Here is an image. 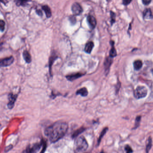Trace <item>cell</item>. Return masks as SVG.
Returning <instances> with one entry per match:
<instances>
[{"mask_svg": "<svg viewBox=\"0 0 153 153\" xmlns=\"http://www.w3.org/2000/svg\"><path fill=\"white\" fill-rule=\"evenodd\" d=\"M142 66V62L141 60H136L133 63L134 69L136 70L140 69Z\"/></svg>", "mask_w": 153, "mask_h": 153, "instance_id": "obj_17", "label": "cell"}, {"mask_svg": "<svg viewBox=\"0 0 153 153\" xmlns=\"http://www.w3.org/2000/svg\"><path fill=\"white\" fill-rule=\"evenodd\" d=\"M110 43L111 45V48L110 51V57L113 58L117 56V52L114 47V41H110Z\"/></svg>", "mask_w": 153, "mask_h": 153, "instance_id": "obj_14", "label": "cell"}, {"mask_svg": "<svg viewBox=\"0 0 153 153\" xmlns=\"http://www.w3.org/2000/svg\"><path fill=\"white\" fill-rule=\"evenodd\" d=\"M88 148V143L83 136H80L76 139L75 142V148L78 152H84Z\"/></svg>", "mask_w": 153, "mask_h": 153, "instance_id": "obj_2", "label": "cell"}, {"mask_svg": "<svg viewBox=\"0 0 153 153\" xmlns=\"http://www.w3.org/2000/svg\"><path fill=\"white\" fill-rule=\"evenodd\" d=\"M68 128V125L67 123L57 122L45 129V134L49 137L50 142H56L64 137Z\"/></svg>", "mask_w": 153, "mask_h": 153, "instance_id": "obj_1", "label": "cell"}, {"mask_svg": "<svg viewBox=\"0 0 153 153\" xmlns=\"http://www.w3.org/2000/svg\"><path fill=\"white\" fill-rule=\"evenodd\" d=\"M125 150L126 151V153H132L133 152L132 148L129 146V145H126L125 146Z\"/></svg>", "mask_w": 153, "mask_h": 153, "instance_id": "obj_25", "label": "cell"}, {"mask_svg": "<svg viewBox=\"0 0 153 153\" xmlns=\"http://www.w3.org/2000/svg\"><path fill=\"white\" fill-rule=\"evenodd\" d=\"M23 56L26 63H30L32 61V58L30 54L28 51H24L23 53Z\"/></svg>", "mask_w": 153, "mask_h": 153, "instance_id": "obj_12", "label": "cell"}, {"mask_svg": "<svg viewBox=\"0 0 153 153\" xmlns=\"http://www.w3.org/2000/svg\"><path fill=\"white\" fill-rule=\"evenodd\" d=\"M108 130V128L107 127H106V128H104L103 130L101 132L100 136H99V138H98V141H97L98 145H99L100 142H101L102 139V138L103 136L105 135V134L107 133V131Z\"/></svg>", "mask_w": 153, "mask_h": 153, "instance_id": "obj_20", "label": "cell"}, {"mask_svg": "<svg viewBox=\"0 0 153 153\" xmlns=\"http://www.w3.org/2000/svg\"><path fill=\"white\" fill-rule=\"evenodd\" d=\"M94 47V43L92 41L87 43L85 47V51L87 53H90Z\"/></svg>", "mask_w": 153, "mask_h": 153, "instance_id": "obj_11", "label": "cell"}, {"mask_svg": "<svg viewBox=\"0 0 153 153\" xmlns=\"http://www.w3.org/2000/svg\"><path fill=\"white\" fill-rule=\"evenodd\" d=\"M112 58L109 57H107L106 59V61H105V70L106 72L107 73V71L109 70V69L110 67V65L112 63Z\"/></svg>", "mask_w": 153, "mask_h": 153, "instance_id": "obj_13", "label": "cell"}, {"mask_svg": "<svg viewBox=\"0 0 153 153\" xmlns=\"http://www.w3.org/2000/svg\"><path fill=\"white\" fill-rule=\"evenodd\" d=\"M100 153H104V152L103 151H101V152H100Z\"/></svg>", "mask_w": 153, "mask_h": 153, "instance_id": "obj_33", "label": "cell"}, {"mask_svg": "<svg viewBox=\"0 0 153 153\" xmlns=\"http://www.w3.org/2000/svg\"><path fill=\"white\" fill-rule=\"evenodd\" d=\"M87 20L88 23L89 25L90 28L91 29H93L95 28L96 25V18H94L93 16L92 15H89L87 18Z\"/></svg>", "mask_w": 153, "mask_h": 153, "instance_id": "obj_7", "label": "cell"}, {"mask_svg": "<svg viewBox=\"0 0 153 153\" xmlns=\"http://www.w3.org/2000/svg\"><path fill=\"white\" fill-rule=\"evenodd\" d=\"M110 17H111V25H112V24L114 23V22L115 21V17H116V15H115V13L113 12V11H110Z\"/></svg>", "mask_w": 153, "mask_h": 153, "instance_id": "obj_21", "label": "cell"}, {"mask_svg": "<svg viewBox=\"0 0 153 153\" xmlns=\"http://www.w3.org/2000/svg\"><path fill=\"white\" fill-rule=\"evenodd\" d=\"M69 20L71 22V24H73V25H74L76 22V18L73 15H71L69 17Z\"/></svg>", "mask_w": 153, "mask_h": 153, "instance_id": "obj_24", "label": "cell"}, {"mask_svg": "<svg viewBox=\"0 0 153 153\" xmlns=\"http://www.w3.org/2000/svg\"><path fill=\"white\" fill-rule=\"evenodd\" d=\"M141 120V116H138L136 117V119L135 124V126L133 128V129H136L137 128L139 127V125H140V122Z\"/></svg>", "mask_w": 153, "mask_h": 153, "instance_id": "obj_22", "label": "cell"}, {"mask_svg": "<svg viewBox=\"0 0 153 153\" xmlns=\"http://www.w3.org/2000/svg\"><path fill=\"white\" fill-rule=\"evenodd\" d=\"M14 61V58L12 56L0 59V66L7 67L12 64Z\"/></svg>", "mask_w": 153, "mask_h": 153, "instance_id": "obj_5", "label": "cell"}, {"mask_svg": "<svg viewBox=\"0 0 153 153\" xmlns=\"http://www.w3.org/2000/svg\"><path fill=\"white\" fill-rule=\"evenodd\" d=\"M6 23L3 20L0 19V31L3 32L5 29Z\"/></svg>", "mask_w": 153, "mask_h": 153, "instance_id": "obj_23", "label": "cell"}, {"mask_svg": "<svg viewBox=\"0 0 153 153\" xmlns=\"http://www.w3.org/2000/svg\"><path fill=\"white\" fill-rule=\"evenodd\" d=\"M85 128L81 127L80 128H79L78 129L76 130L73 133V134L72 135V138H75L76 137H77L80 134H81V133L84 132L85 130Z\"/></svg>", "mask_w": 153, "mask_h": 153, "instance_id": "obj_19", "label": "cell"}, {"mask_svg": "<svg viewBox=\"0 0 153 153\" xmlns=\"http://www.w3.org/2000/svg\"><path fill=\"white\" fill-rule=\"evenodd\" d=\"M85 74H83L82 73H77L75 74H72L71 75H68L66 76V78L68 79L69 81H73L78 78L84 76Z\"/></svg>", "mask_w": 153, "mask_h": 153, "instance_id": "obj_9", "label": "cell"}, {"mask_svg": "<svg viewBox=\"0 0 153 153\" xmlns=\"http://www.w3.org/2000/svg\"></svg>", "mask_w": 153, "mask_h": 153, "instance_id": "obj_34", "label": "cell"}, {"mask_svg": "<svg viewBox=\"0 0 153 153\" xmlns=\"http://www.w3.org/2000/svg\"><path fill=\"white\" fill-rule=\"evenodd\" d=\"M28 1H29V0H18L17 4L18 6L22 5L26 3H27Z\"/></svg>", "mask_w": 153, "mask_h": 153, "instance_id": "obj_26", "label": "cell"}, {"mask_svg": "<svg viewBox=\"0 0 153 153\" xmlns=\"http://www.w3.org/2000/svg\"><path fill=\"white\" fill-rule=\"evenodd\" d=\"M43 148H42V150H41V152L40 153H44L45 151V150L46 149V143L45 142H44L43 143Z\"/></svg>", "mask_w": 153, "mask_h": 153, "instance_id": "obj_28", "label": "cell"}, {"mask_svg": "<svg viewBox=\"0 0 153 153\" xmlns=\"http://www.w3.org/2000/svg\"><path fill=\"white\" fill-rule=\"evenodd\" d=\"M71 11L74 15H79L83 12V9L79 4L74 3L71 6Z\"/></svg>", "mask_w": 153, "mask_h": 153, "instance_id": "obj_6", "label": "cell"}, {"mask_svg": "<svg viewBox=\"0 0 153 153\" xmlns=\"http://www.w3.org/2000/svg\"><path fill=\"white\" fill-rule=\"evenodd\" d=\"M142 3L145 5H149L151 2L152 1V0H142Z\"/></svg>", "mask_w": 153, "mask_h": 153, "instance_id": "obj_29", "label": "cell"}, {"mask_svg": "<svg viewBox=\"0 0 153 153\" xmlns=\"http://www.w3.org/2000/svg\"><path fill=\"white\" fill-rule=\"evenodd\" d=\"M41 145L40 143H36L33 145L32 146H28L26 150L24 151L23 153H36L39 150Z\"/></svg>", "mask_w": 153, "mask_h": 153, "instance_id": "obj_4", "label": "cell"}, {"mask_svg": "<svg viewBox=\"0 0 153 153\" xmlns=\"http://www.w3.org/2000/svg\"><path fill=\"white\" fill-rule=\"evenodd\" d=\"M147 92V89L146 87L144 86H139L135 89L134 95L136 99H142L146 96Z\"/></svg>", "mask_w": 153, "mask_h": 153, "instance_id": "obj_3", "label": "cell"}, {"mask_svg": "<svg viewBox=\"0 0 153 153\" xmlns=\"http://www.w3.org/2000/svg\"><path fill=\"white\" fill-rule=\"evenodd\" d=\"M36 13L38 15H39V16H42V15H43L42 11H41L40 10H37V11H36Z\"/></svg>", "mask_w": 153, "mask_h": 153, "instance_id": "obj_31", "label": "cell"}, {"mask_svg": "<svg viewBox=\"0 0 153 153\" xmlns=\"http://www.w3.org/2000/svg\"><path fill=\"white\" fill-rule=\"evenodd\" d=\"M76 95H80L83 97H85L88 95V91L87 88L85 87H83L82 88L79 89L76 92Z\"/></svg>", "mask_w": 153, "mask_h": 153, "instance_id": "obj_15", "label": "cell"}, {"mask_svg": "<svg viewBox=\"0 0 153 153\" xmlns=\"http://www.w3.org/2000/svg\"><path fill=\"white\" fill-rule=\"evenodd\" d=\"M18 95L11 94L9 95V103L8 104V107L9 109H12L14 106V103L17 98Z\"/></svg>", "mask_w": 153, "mask_h": 153, "instance_id": "obj_8", "label": "cell"}, {"mask_svg": "<svg viewBox=\"0 0 153 153\" xmlns=\"http://www.w3.org/2000/svg\"><path fill=\"white\" fill-rule=\"evenodd\" d=\"M42 9L44 11L45 14H46L47 18H49L51 17L52 16V13L50 10V8L48 5H44L42 6Z\"/></svg>", "mask_w": 153, "mask_h": 153, "instance_id": "obj_16", "label": "cell"}, {"mask_svg": "<svg viewBox=\"0 0 153 153\" xmlns=\"http://www.w3.org/2000/svg\"><path fill=\"white\" fill-rule=\"evenodd\" d=\"M0 1L5 5H6L8 3L7 0H0Z\"/></svg>", "mask_w": 153, "mask_h": 153, "instance_id": "obj_32", "label": "cell"}, {"mask_svg": "<svg viewBox=\"0 0 153 153\" xmlns=\"http://www.w3.org/2000/svg\"><path fill=\"white\" fill-rule=\"evenodd\" d=\"M12 148H13V146L12 145H10L9 146H7L5 149V151L8 152V151H9L10 150H11L12 149Z\"/></svg>", "mask_w": 153, "mask_h": 153, "instance_id": "obj_30", "label": "cell"}, {"mask_svg": "<svg viewBox=\"0 0 153 153\" xmlns=\"http://www.w3.org/2000/svg\"><path fill=\"white\" fill-rule=\"evenodd\" d=\"M143 18L146 19H152L153 15L152 11L150 9H146L143 12Z\"/></svg>", "mask_w": 153, "mask_h": 153, "instance_id": "obj_10", "label": "cell"}, {"mask_svg": "<svg viewBox=\"0 0 153 153\" xmlns=\"http://www.w3.org/2000/svg\"><path fill=\"white\" fill-rule=\"evenodd\" d=\"M152 140L151 137H150L148 139L147 143L146 144V153H149V152L150 151V150L152 147Z\"/></svg>", "mask_w": 153, "mask_h": 153, "instance_id": "obj_18", "label": "cell"}, {"mask_svg": "<svg viewBox=\"0 0 153 153\" xmlns=\"http://www.w3.org/2000/svg\"><path fill=\"white\" fill-rule=\"evenodd\" d=\"M132 0H123V4L125 5H128L132 2Z\"/></svg>", "mask_w": 153, "mask_h": 153, "instance_id": "obj_27", "label": "cell"}]
</instances>
